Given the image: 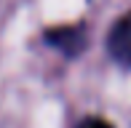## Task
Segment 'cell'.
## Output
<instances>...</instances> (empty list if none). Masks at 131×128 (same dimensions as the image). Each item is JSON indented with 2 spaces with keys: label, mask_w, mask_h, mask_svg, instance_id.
<instances>
[{
  "label": "cell",
  "mask_w": 131,
  "mask_h": 128,
  "mask_svg": "<svg viewBox=\"0 0 131 128\" xmlns=\"http://www.w3.org/2000/svg\"><path fill=\"white\" fill-rule=\"evenodd\" d=\"M112 59L123 67H131V14L121 16L115 27L110 30V40H107Z\"/></svg>",
  "instance_id": "cell-1"
},
{
  "label": "cell",
  "mask_w": 131,
  "mask_h": 128,
  "mask_svg": "<svg viewBox=\"0 0 131 128\" xmlns=\"http://www.w3.org/2000/svg\"><path fill=\"white\" fill-rule=\"evenodd\" d=\"M46 43L59 45L67 54H78L83 48V30L80 27H56V30L46 32Z\"/></svg>",
  "instance_id": "cell-2"
},
{
  "label": "cell",
  "mask_w": 131,
  "mask_h": 128,
  "mask_svg": "<svg viewBox=\"0 0 131 128\" xmlns=\"http://www.w3.org/2000/svg\"><path fill=\"white\" fill-rule=\"evenodd\" d=\"M80 128H112V125L107 120H102V118H88V120H83Z\"/></svg>",
  "instance_id": "cell-3"
}]
</instances>
